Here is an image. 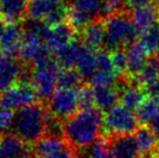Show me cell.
Masks as SVG:
<instances>
[{"label":"cell","instance_id":"1","mask_svg":"<svg viewBox=\"0 0 159 158\" xmlns=\"http://www.w3.org/2000/svg\"><path fill=\"white\" fill-rule=\"evenodd\" d=\"M103 130L104 116L95 106L81 108L63 122L64 139L78 150L88 148L98 141Z\"/></svg>","mask_w":159,"mask_h":158},{"label":"cell","instance_id":"2","mask_svg":"<svg viewBox=\"0 0 159 158\" xmlns=\"http://www.w3.org/2000/svg\"><path fill=\"white\" fill-rule=\"evenodd\" d=\"M50 112L39 102L15 112L12 132L28 144H36L47 134Z\"/></svg>","mask_w":159,"mask_h":158},{"label":"cell","instance_id":"3","mask_svg":"<svg viewBox=\"0 0 159 158\" xmlns=\"http://www.w3.org/2000/svg\"><path fill=\"white\" fill-rule=\"evenodd\" d=\"M62 67L50 50L42 53L30 66V80L40 99L48 101L57 89Z\"/></svg>","mask_w":159,"mask_h":158},{"label":"cell","instance_id":"4","mask_svg":"<svg viewBox=\"0 0 159 158\" xmlns=\"http://www.w3.org/2000/svg\"><path fill=\"white\" fill-rule=\"evenodd\" d=\"M139 33L128 11L113 13L105 22V48L109 52L125 50L136 41Z\"/></svg>","mask_w":159,"mask_h":158},{"label":"cell","instance_id":"5","mask_svg":"<svg viewBox=\"0 0 159 158\" xmlns=\"http://www.w3.org/2000/svg\"><path fill=\"white\" fill-rule=\"evenodd\" d=\"M111 14L105 0H69L68 20L74 29L82 30L89 24L107 19Z\"/></svg>","mask_w":159,"mask_h":158},{"label":"cell","instance_id":"6","mask_svg":"<svg viewBox=\"0 0 159 158\" xmlns=\"http://www.w3.org/2000/svg\"><path fill=\"white\" fill-rule=\"evenodd\" d=\"M136 112L122 104H118L104 116V130L108 138L131 135L140 128Z\"/></svg>","mask_w":159,"mask_h":158},{"label":"cell","instance_id":"7","mask_svg":"<svg viewBox=\"0 0 159 158\" xmlns=\"http://www.w3.org/2000/svg\"><path fill=\"white\" fill-rule=\"evenodd\" d=\"M27 14L30 19L57 25L68 17V3L65 0H30Z\"/></svg>","mask_w":159,"mask_h":158},{"label":"cell","instance_id":"8","mask_svg":"<svg viewBox=\"0 0 159 158\" xmlns=\"http://www.w3.org/2000/svg\"><path fill=\"white\" fill-rule=\"evenodd\" d=\"M37 92L30 79H22L4 92L0 93V107L9 108L14 112L38 102Z\"/></svg>","mask_w":159,"mask_h":158},{"label":"cell","instance_id":"9","mask_svg":"<svg viewBox=\"0 0 159 158\" xmlns=\"http://www.w3.org/2000/svg\"><path fill=\"white\" fill-rule=\"evenodd\" d=\"M79 88H57L48 100V110L55 118L66 120L80 110Z\"/></svg>","mask_w":159,"mask_h":158},{"label":"cell","instance_id":"10","mask_svg":"<svg viewBox=\"0 0 159 158\" xmlns=\"http://www.w3.org/2000/svg\"><path fill=\"white\" fill-rule=\"evenodd\" d=\"M35 158H78L76 148L64 138L46 135L34 146Z\"/></svg>","mask_w":159,"mask_h":158},{"label":"cell","instance_id":"11","mask_svg":"<svg viewBox=\"0 0 159 158\" xmlns=\"http://www.w3.org/2000/svg\"><path fill=\"white\" fill-rule=\"evenodd\" d=\"M25 73L23 62L0 51V93L24 79Z\"/></svg>","mask_w":159,"mask_h":158},{"label":"cell","instance_id":"12","mask_svg":"<svg viewBox=\"0 0 159 158\" xmlns=\"http://www.w3.org/2000/svg\"><path fill=\"white\" fill-rule=\"evenodd\" d=\"M74 35H75V29L73 26L63 22L57 25L49 26L44 35L43 41L49 50L53 54H55L65 48L67 44L70 43L73 40H75Z\"/></svg>","mask_w":159,"mask_h":158},{"label":"cell","instance_id":"13","mask_svg":"<svg viewBox=\"0 0 159 158\" xmlns=\"http://www.w3.org/2000/svg\"><path fill=\"white\" fill-rule=\"evenodd\" d=\"M0 158H35L34 148L13 133L0 137Z\"/></svg>","mask_w":159,"mask_h":158},{"label":"cell","instance_id":"14","mask_svg":"<svg viewBox=\"0 0 159 158\" xmlns=\"http://www.w3.org/2000/svg\"><path fill=\"white\" fill-rule=\"evenodd\" d=\"M126 54L128 62L127 77L134 78L149 61L152 52L139 39L126 49Z\"/></svg>","mask_w":159,"mask_h":158},{"label":"cell","instance_id":"15","mask_svg":"<svg viewBox=\"0 0 159 158\" xmlns=\"http://www.w3.org/2000/svg\"><path fill=\"white\" fill-rule=\"evenodd\" d=\"M120 104L130 110L136 111L146 99V92L140 84L133 79H125V84L119 88Z\"/></svg>","mask_w":159,"mask_h":158},{"label":"cell","instance_id":"16","mask_svg":"<svg viewBox=\"0 0 159 158\" xmlns=\"http://www.w3.org/2000/svg\"><path fill=\"white\" fill-rule=\"evenodd\" d=\"M24 39L23 27L17 23H8L0 37V51L6 54L14 55L20 52Z\"/></svg>","mask_w":159,"mask_h":158},{"label":"cell","instance_id":"17","mask_svg":"<svg viewBox=\"0 0 159 158\" xmlns=\"http://www.w3.org/2000/svg\"><path fill=\"white\" fill-rule=\"evenodd\" d=\"M131 19L138 33L142 35L159 24V7L151 4L133 9L131 12Z\"/></svg>","mask_w":159,"mask_h":158},{"label":"cell","instance_id":"18","mask_svg":"<svg viewBox=\"0 0 159 158\" xmlns=\"http://www.w3.org/2000/svg\"><path fill=\"white\" fill-rule=\"evenodd\" d=\"M107 139L114 158H142L133 134L111 137Z\"/></svg>","mask_w":159,"mask_h":158},{"label":"cell","instance_id":"19","mask_svg":"<svg viewBox=\"0 0 159 158\" xmlns=\"http://www.w3.org/2000/svg\"><path fill=\"white\" fill-rule=\"evenodd\" d=\"M92 87V86H91ZM94 92V105L100 111L108 112L120 102V92L116 86L92 87Z\"/></svg>","mask_w":159,"mask_h":158},{"label":"cell","instance_id":"20","mask_svg":"<svg viewBox=\"0 0 159 158\" xmlns=\"http://www.w3.org/2000/svg\"><path fill=\"white\" fill-rule=\"evenodd\" d=\"M30 0H0V15L7 23H17L27 13Z\"/></svg>","mask_w":159,"mask_h":158},{"label":"cell","instance_id":"21","mask_svg":"<svg viewBox=\"0 0 159 158\" xmlns=\"http://www.w3.org/2000/svg\"><path fill=\"white\" fill-rule=\"evenodd\" d=\"M75 68L82 79L90 81L98 70V51L92 50L84 44Z\"/></svg>","mask_w":159,"mask_h":158},{"label":"cell","instance_id":"22","mask_svg":"<svg viewBox=\"0 0 159 158\" xmlns=\"http://www.w3.org/2000/svg\"><path fill=\"white\" fill-rule=\"evenodd\" d=\"M133 135L135 138L142 158H151L155 153L159 143L157 141L158 138L156 137L155 133L151 130L149 127L143 126L140 127Z\"/></svg>","mask_w":159,"mask_h":158},{"label":"cell","instance_id":"23","mask_svg":"<svg viewBox=\"0 0 159 158\" xmlns=\"http://www.w3.org/2000/svg\"><path fill=\"white\" fill-rule=\"evenodd\" d=\"M82 32V42L88 48L98 51L105 46V23L96 21L89 24Z\"/></svg>","mask_w":159,"mask_h":158},{"label":"cell","instance_id":"24","mask_svg":"<svg viewBox=\"0 0 159 158\" xmlns=\"http://www.w3.org/2000/svg\"><path fill=\"white\" fill-rule=\"evenodd\" d=\"M84 43L79 40H73L69 44H67L65 48L55 53L57 62L61 65L62 68H75L78 59L80 56Z\"/></svg>","mask_w":159,"mask_h":158},{"label":"cell","instance_id":"25","mask_svg":"<svg viewBox=\"0 0 159 158\" xmlns=\"http://www.w3.org/2000/svg\"><path fill=\"white\" fill-rule=\"evenodd\" d=\"M135 112L140 124H149L159 115V99L146 97Z\"/></svg>","mask_w":159,"mask_h":158},{"label":"cell","instance_id":"26","mask_svg":"<svg viewBox=\"0 0 159 158\" xmlns=\"http://www.w3.org/2000/svg\"><path fill=\"white\" fill-rule=\"evenodd\" d=\"M159 78V59L157 56L151 57L149 61L146 63V65L143 67V70L134 77L133 80H135L138 84H140L142 87L148 84L149 82Z\"/></svg>","mask_w":159,"mask_h":158},{"label":"cell","instance_id":"27","mask_svg":"<svg viewBox=\"0 0 159 158\" xmlns=\"http://www.w3.org/2000/svg\"><path fill=\"white\" fill-rule=\"evenodd\" d=\"M82 77L76 68H62L59 75L57 88L63 89H78L82 81Z\"/></svg>","mask_w":159,"mask_h":158},{"label":"cell","instance_id":"28","mask_svg":"<svg viewBox=\"0 0 159 158\" xmlns=\"http://www.w3.org/2000/svg\"><path fill=\"white\" fill-rule=\"evenodd\" d=\"M87 158H114L108 139H100L88 147Z\"/></svg>","mask_w":159,"mask_h":158},{"label":"cell","instance_id":"29","mask_svg":"<svg viewBox=\"0 0 159 158\" xmlns=\"http://www.w3.org/2000/svg\"><path fill=\"white\" fill-rule=\"evenodd\" d=\"M140 40L148 48V50L152 53L157 52V49L159 47V24L152 27L147 32L143 33L141 35Z\"/></svg>","mask_w":159,"mask_h":158},{"label":"cell","instance_id":"30","mask_svg":"<svg viewBox=\"0 0 159 158\" xmlns=\"http://www.w3.org/2000/svg\"><path fill=\"white\" fill-rule=\"evenodd\" d=\"M15 112L9 108L0 107V134L12 132Z\"/></svg>","mask_w":159,"mask_h":158},{"label":"cell","instance_id":"31","mask_svg":"<svg viewBox=\"0 0 159 158\" xmlns=\"http://www.w3.org/2000/svg\"><path fill=\"white\" fill-rule=\"evenodd\" d=\"M111 59L115 66V70L117 72L118 76L124 75L127 77V70H128V62H127V54L125 50H118L115 52H111Z\"/></svg>","mask_w":159,"mask_h":158},{"label":"cell","instance_id":"32","mask_svg":"<svg viewBox=\"0 0 159 158\" xmlns=\"http://www.w3.org/2000/svg\"><path fill=\"white\" fill-rule=\"evenodd\" d=\"M79 102L81 108L94 107V92L91 86H82L79 88Z\"/></svg>","mask_w":159,"mask_h":158},{"label":"cell","instance_id":"33","mask_svg":"<svg viewBox=\"0 0 159 158\" xmlns=\"http://www.w3.org/2000/svg\"><path fill=\"white\" fill-rule=\"evenodd\" d=\"M143 88H144L147 97L159 99V78L154 80V81H152V82H149L148 84L144 86Z\"/></svg>","mask_w":159,"mask_h":158},{"label":"cell","instance_id":"34","mask_svg":"<svg viewBox=\"0 0 159 158\" xmlns=\"http://www.w3.org/2000/svg\"><path fill=\"white\" fill-rule=\"evenodd\" d=\"M155 0H127V4L132 9L141 8V7L151 6L154 3Z\"/></svg>","mask_w":159,"mask_h":158},{"label":"cell","instance_id":"35","mask_svg":"<svg viewBox=\"0 0 159 158\" xmlns=\"http://www.w3.org/2000/svg\"><path fill=\"white\" fill-rule=\"evenodd\" d=\"M148 127L151 128V130L155 133L156 137L159 139V115L148 124Z\"/></svg>","mask_w":159,"mask_h":158},{"label":"cell","instance_id":"36","mask_svg":"<svg viewBox=\"0 0 159 158\" xmlns=\"http://www.w3.org/2000/svg\"><path fill=\"white\" fill-rule=\"evenodd\" d=\"M7 22H6V20L3 19V17L0 15V37L2 36V34H3V32H4V29H6V27H7Z\"/></svg>","mask_w":159,"mask_h":158},{"label":"cell","instance_id":"37","mask_svg":"<svg viewBox=\"0 0 159 158\" xmlns=\"http://www.w3.org/2000/svg\"><path fill=\"white\" fill-rule=\"evenodd\" d=\"M151 158H159V143H158V146H157V148H156L155 153H154L153 156Z\"/></svg>","mask_w":159,"mask_h":158},{"label":"cell","instance_id":"38","mask_svg":"<svg viewBox=\"0 0 159 158\" xmlns=\"http://www.w3.org/2000/svg\"><path fill=\"white\" fill-rule=\"evenodd\" d=\"M156 53H157V57L159 59V47H158V49H157V52H156Z\"/></svg>","mask_w":159,"mask_h":158},{"label":"cell","instance_id":"39","mask_svg":"<svg viewBox=\"0 0 159 158\" xmlns=\"http://www.w3.org/2000/svg\"><path fill=\"white\" fill-rule=\"evenodd\" d=\"M158 1H159V0H158Z\"/></svg>","mask_w":159,"mask_h":158}]
</instances>
